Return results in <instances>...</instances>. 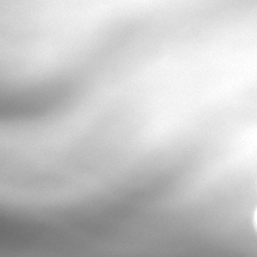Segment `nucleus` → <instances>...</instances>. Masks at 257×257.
<instances>
[{"mask_svg":"<svg viewBox=\"0 0 257 257\" xmlns=\"http://www.w3.org/2000/svg\"><path fill=\"white\" fill-rule=\"evenodd\" d=\"M253 225H254V228L257 231V208L254 211V214H253Z\"/></svg>","mask_w":257,"mask_h":257,"instance_id":"f257e3e1","label":"nucleus"}]
</instances>
